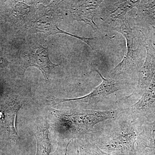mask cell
Wrapping results in <instances>:
<instances>
[{
    "instance_id": "obj_1",
    "label": "cell",
    "mask_w": 155,
    "mask_h": 155,
    "mask_svg": "<svg viewBox=\"0 0 155 155\" xmlns=\"http://www.w3.org/2000/svg\"><path fill=\"white\" fill-rule=\"evenodd\" d=\"M121 109L114 119L97 125L88 134L90 140L111 155H136L140 126L134 123Z\"/></svg>"
},
{
    "instance_id": "obj_2",
    "label": "cell",
    "mask_w": 155,
    "mask_h": 155,
    "mask_svg": "<svg viewBox=\"0 0 155 155\" xmlns=\"http://www.w3.org/2000/svg\"><path fill=\"white\" fill-rule=\"evenodd\" d=\"M120 26L112 28V30L121 34L125 39L127 51L124 58L109 73V77L112 79L122 74L132 75L134 78L137 71L143 63L145 49L138 44L135 49H134V41L138 35V30L132 28L130 23L125 19Z\"/></svg>"
},
{
    "instance_id": "obj_3",
    "label": "cell",
    "mask_w": 155,
    "mask_h": 155,
    "mask_svg": "<svg viewBox=\"0 0 155 155\" xmlns=\"http://www.w3.org/2000/svg\"><path fill=\"white\" fill-rule=\"evenodd\" d=\"M153 31L152 26L141 27L138 29V44L145 49V60L134 76L135 87L131 94L125 97L124 101L137 99L149 86L155 75V48L153 45Z\"/></svg>"
},
{
    "instance_id": "obj_4",
    "label": "cell",
    "mask_w": 155,
    "mask_h": 155,
    "mask_svg": "<svg viewBox=\"0 0 155 155\" xmlns=\"http://www.w3.org/2000/svg\"><path fill=\"white\" fill-rule=\"evenodd\" d=\"M96 71L101 76V83L95 87L90 93L84 96L73 98H60L52 96L48 100L54 104H58L60 103L70 101H79L89 104H97L102 101L108 96L116 92L126 88L129 85L135 86V84L127 79H114L105 78L102 75L97 68H94Z\"/></svg>"
},
{
    "instance_id": "obj_5",
    "label": "cell",
    "mask_w": 155,
    "mask_h": 155,
    "mask_svg": "<svg viewBox=\"0 0 155 155\" xmlns=\"http://www.w3.org/2000/svg\"><path fill=\"white\" fill-rule=\"evenodd\" d=\"M122 109L132 122L138 126L155 120V75L138 101Z\"/></svg>"
},
{
    "instance_id": "obj_6",
    "label": "cell",
    "mask_w": 155,
    "mask_h": 155,
    "mask_svg": "<svg viewBox=\"0 0 155 155\" xmlns=\"http://www.w3.org/2000/svg\"><path fill=\"white\" fill-rule=\"evenodd\" d=\"M22 64L24 71L30 67L38 68L48 83L49 82L52 70L60 65L54 64L50 60L48 48L44 47L39 44L31 48L23 54Z\"/></svg>"
},
{
    "instance_id": "obj_7",
    "label": "cell",
    "mask_w": 155,
    "mask_h": 155,
    "mask_svg": "<svg viewBox=\"0 0 155 155\" xmlns=\"http://www.w3.org/2000/svg\"><path fill=\"white\" fill-rule=\"evenodd\" d=\"M103 1H72L68 9V14L75 20L83 21L94 31L99 30L94 21Z\"/></svg>"
},
{
    "instance_id": "obj_8",
    "label": "cell",
    "mask_w": 155,
    "mask_h": 155,
    "mask_svg": "<svg viewBox=\"0 0 155 155\" xmlns=\"http://www.w3.org/2000/svg\"><path fill=\"white\" fill-rule=\"evenodd\" d=\"M139 1H103L98 14L101 19L110 24L117 20L124 21L127 12L136 8Z\"/></svg>"
},
{
    "instance_id": "obj_9",
    "label": "cell",
    "mask_w": 155,
    "mask_h": 155,
    "mask_svg": "<svg viewBox=\"0 0 155 155\" xmlns=\"http://www.w3.org/2000/svg\"><path fill=\"white\" fill-rule=\"evenodd\" d=\"M33 28L37 32H42L48 35H53L58 33L67 35L84 42L93 50L94 49V43L97 39V38H91L81 37L64 31L58 28L52 17L48 16H43L35 20L33 23Z\"/></svg>"
},
{
    "instance_id": "obj_10",
    "label": "cell",
    "mask_w": 155,
    "mask_h": 155,
    "mask_svg": "<svg viewBox=\"0 0 155 155\" xmlns=\"http://www.w3.org/2000/svg\"><path fill=\"white\" fill-rule=\"evenodd\" d=\"M22 105L20 100L12 98L8 101L3 108L6 129L11 137L16 140L19 138L16 131V117L18 111Z\"/></svg>"
},
{
    "instance_id": "obj_11",
    "label": "cell",
    "mask_w": 155,
    "mask_h": 155,
    "mask_svg": "<svg viewBox=\"0 0 155 155\" xmlns=\"http://www.w3.org/2000/svg\"><path fill=\"white\" fill-rule=\"evenodd\" d=\"M136 8V20L140 27H155V0L139 1Z\"/></svg>"
},
{
    "instance_id": "obj_12",
    "label": "cell",
    "mask_w": 155,
    "mask_h": 155,
    "mask_svg": "<svg viewBox=\"0 0 155 155\" xmlns=\"http://www.w3.org/2000/svg\"><path fill=\"white\" fill-rule=\"evenodd\" d=\"M155 150V120L141 125L136 146V150Z\"/></svg>"
},
{
    "instance_id": "obj_13",
    "label": "cell",
    "mask_w": 155,
    "mask_h": 155,
    "mask_svg": "<svg viewBox=\"0 0 155 155\" xmlns=\"http://www.w3.org/2000/svg\"><path fill=\"white\" fill-rule=\"evenodd\" d=\"M49 129L47 126L38 128L35 134L37 143L36 155H50L51 145L48 137Z\"/></svg>"
},
{
    "instance_id": "obj_14",
    "label": "cell",
    "mask_w": 155,
    "mask_h": 155,
    "mask_svg": "<svg viewBox=\"0 0 155 155\" xmlns=\"http://www.w3.org/2000/svg\"><path fill=\"white\" fill-rule=\"evenodd\" d=\"M81 155H111L103 151L90 140L80 146Z\"/></svg>"
},
{
    "instance_id": "obj_15",
    "label": "cell",
    "mask_w": 155,
    "mask_h": 155,
    "mask_svg": "<svg viewBox=\"0 0 155 155\" xmlns=\"http://www.w3.org/2000/svg\"><path fill=\"white\" fill-rule=\"evenodd\" d=\"M72 140H69L64 144L59 145L55 151L51 155H67V148Z\"/></svg>"
},
{
    "instance_id": "obj_16",
    "label": "cell",
    "mask_w": 155,
    "mask_h": 155,
    "mask_svg": "<svg viewBox=\"0 0 155 155\" xmlns=\"http://www.w3.org/2000/svg\"><path fill=\"white\" fill-rule=\"evenodd\" d=\"M136 155H155V150L144 149L136 150Z\"/></svg>"
},
{
    "instance_id": "obj_17",
    "label": "cell",
    "mask_w": 155,
    "mask_h": 155,
    "mask_svg": "<svg viewBox=\"0 0 155 155\" xmlns=\"http://www.w3.org/2000/svg\"><path fill=\"white\" fill-rule=\"evenodd\" d=\"M8 64V61L6 59L2 58H0V68L5 67Z\"/></svg>"
},
{
    "instance_id": "obj_18",
    "label": "cell",
    "mask_w": 155,
    "mask_h": 155,
    "mask_svg": "<svg viewBox=\"0 0 155 155\" xmlns=\"http://www.w3.org/2000/svg\"><path fill=\"white\" fill-rule=\"evenodd\" d=\"M152 27L153 30V31L154 33H155V27L154 26H152Z\"/></svg>"
}]
</instances>
